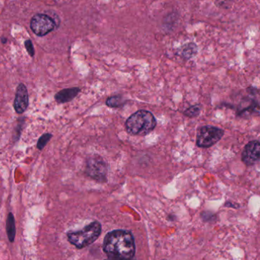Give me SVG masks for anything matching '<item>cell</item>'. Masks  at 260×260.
Wrapping results in <instances>:
<instances>
[{
	"mask_svg": "<svg viewBox=\"0 0 260 260\" xmlns=\"http://www.w3.org/2000/svg\"><path fill=\"white\" fill-rule=\"evenodd\" d=\"M102 225L100 222L93 221L85 226L82 231L68 234V238L71 244L78 249H83L93 243L100 237Z\"/></svg>",
	"mask_w": 260,
	"mask_h": 260,
	"instance_id": "obj_3",
	"label": "cell"
},
{
	"mask_svg": "<svg viewBox=\"0 0 260 260\" xmlns=\"http://www.w3.org/2000/svg\"><path fill=\"white\" fill-rule=\"evenodd\" d=\"M126 103H127V101L124 100L122 95H115L108 98L106 100V104L108 107L112 108V109H118V108L124 106Z\"/></svg>",
	"mask_w": 260,
	"mask_h": 260,
	"instance_id": "obj_13",
	"label": "cell"
},
{
	"mask_svg": "<svg viewBox=\"0 0 260 260\" xmlns=\"http://www.w3.org/2000/svg\"><path fill=\"white\" fill-rule=\"evenodd\" d=\"M86 173L98 182H106L107 179L108 164L100 156L89 158L86 162Z\"/></svg>",
	"mask_w": 260,
	"mask_h": 260,
	"instance_id": "obj_5",
	"label": "cell"
},
{
	"mask_svg": "<svg viewBox=\"0 0 260 260\" xmlns=\"http://www.w3.org/2000/svg\"><path fill=\"white\" fill-rule=\"evenodd\" d=\"M198 46L193 42L185 44L175 50V54L185 60H190L198 54Z\"/></svg>",
	"mask_w": 260,
	"mask_h": 260,
	"instance_id": "obj_9",
	"label": "cell"
},
{
	"mask_svg": "<svg viewBox=\"0 0 260 260\" xmlns=\"http://www.w3.org/2000/svg\"><path fill=\"white\" fill-rule=\"evenodd\" d=\"M201 110H202V107H201L200 105L196 104L194 106H190L189 108L185 109L183 114L184 115L188 117V118H196V117L199 116L200 115Z\"/></svg>",
	"mask_w": 260,
	"mask_h": 260,
	"instance_id": "obj_14",
	"label": "cell"
},
{
	"mask_svg": "<svg viewBox=\"0 0 260 260\" xmlns=\"http://www.w3.org/2000/svg\"><path fill=\"white\" fill-rule=\"evenodd\" d=\"M224 135V131L215 126H202L198 130L196 145L202 148H209L217 144Z\"/></svg>",
	"mask_w": 260,
	"mask_h": 260,
	"instance_id": "obj_4",
	"label": "cell"
},
{
	"mask_svg": "<svg viewBox=\"0 0 260 260\" xmlns=\"http://www.w3.org/2000/svg\"><path fill=\"white\" fill-rule=\"evenodd\" d=\"M103 249L108 260H132L136 252L134 236L122 230L111 231L105 237Z\"/></svg>",
	"mask_w": 260,
	"mask_h": 260,
	"instance_id": "obj_1",
	"label": "cell"
},
{
	"mask_svg": "<svg viewBox=\"0 0 260 260\" xmlns=\"http://www.w3.org/2000/svg\"><path fill=\"white\" fill-rule=\"evenodd\" d=\"M80 92V89L78 87L63 89V90L57 92L54 98L58 103H66L72 101Z\"/></svg>",
	"mask_w": 260,
	"mask_h": 260,
	"instance_id": "obj_11",
	"label": "cell"
},
{
	"mask_svg": "<svg viewBox=\"0 0 260 260\" xmlns=\"http://www.w3.org/2000/svg\"><path fill=\"white\" fill-rule=\"evenodd\" d=\"M162 260H166V259H162Z\"/></svg>",
	"mask_w": 260,
	"mask_h": 260,
	"instance_id": "obj_17",
	"label": "cell"
},
{
	"mask_svg": "<svg viewBox=\"0 0 260 260\" xmlns=\"http://www.w3.org/2000/svg\"><path fill=\"white\" fill-rule=\"evenodd\" d=\"M31 28L38 36H45L55 28L56 22L48 15L36 14L31 20Z\"/></svg>",
	"mask_w": 260,
	"mask_h": 260,
	"instance_id": "obj_6",
	"label": "cell"
},
{
	"mask_svg": "<svg viewBox=\"0 0 260 260\" xmlns=\"http://www.w3.org/2000/svg\"><path fill=\"white\" fill-rule=\"evenodd\" d=\"M156 124L157 122L153 113L141 109L127 118L125 121V128L129 135L146 136L154 130Z\"/></svg>",
	"mask_w": 260,
	"mask_h": 260,
	"instance_id": "obj_2",
	"label": "cell"
},
{
	"mask_svg": "<svg viewBox=\"0 0 260 260\" xmlns=\"http://www.w3.org/2000/svg\"><path fill=\"white\" fill-rule=\"evenodd\" d=\"M7 233L9 240L10 242H14L16 237V223H15L14 216L12 213H10L7 220Z\"/></svg>",
	"mask_w": 260,
	"mask_h": 260,
	"instance_id": "obj_12",
	"label": "cell"
},
{
	"mask_svg": "<svg viewBox=\"0 0 260 260\" xmlns=\"http://www.w3.org/2000/svg\"><path fill=\"white\" fill-rule=\"evenodd\" d=\"M258 103L255 101V99L252 100H246L242 101L238 111H237V115H249L251 114H258Z\"/></svg>",
	"mask_w": 260,
	"mask_h": 260,
	"instance_id": "obj_10",
	"label": "cell"
},
{
	"mask_svg": "<svg viewBox=\"0 0 260 260\" xmlns=\"http://www.w3.org/2000/svg\"><path fill=\"white\" fill-rule=\"evenodd\" d=\"M25 48L27 49V51H28V54H29V55L31 56V57H33L35 54V50L34 46H33V44L32 42H31V41H25Z\"/></svg>",
	"mask_w": 260,
	"mask_h": 260,
	"instance_id": "obj_16",
	"label": "cell"
},
{
	"mask_svg": "<svg viewBox=\"0 0 260 260\" xmlns=\"http://www.w3.org/2000/svg\"><path fill=\"white\" fill-rule=\"evenodd\" d=\"M28 106V92L26 86L21 83L18 86L16 98L14 101V108L16 112L22 114L26 111Z\"/></svg>",
	"mask_w": 260,
	"mask_h": 260,
	"instance_id": "obj_8",
	"label": "cell"
},
{
	"mask_svg": "<svg viewBox=\"0 0 260 260\" xmlns=\"http://www.w3.org/2000/svg\"><path fill=\"white\" fill-rule=\"evenodd\" d=\"M260 156V144L258 141H249L243 149L241 159L245 165L250 167L255 165Z\"/></svg>",
	"mask_w": 260,
	"mask_h": 260,
	"instance_id": "obj_7",
	"label": "cell"
},
{
	"mask_svg": "<svg viewBox=\"0 0 260 260\" xmlns=\"http://www.w3.org/2000/svg\"><path fill=\"white\" fill-rule=\"evenodd\" d=\"M51 138H52V135H51V134H45V135H42V136L39 138V141H38V148H39V150H42V149L46 146V144H48V141H50Z\"/></svg>",
	"mask_w": 260,
	"mask_h": 260,
	"instance_id": "obj_15",
	"label": "cell"
}]
</instances>
